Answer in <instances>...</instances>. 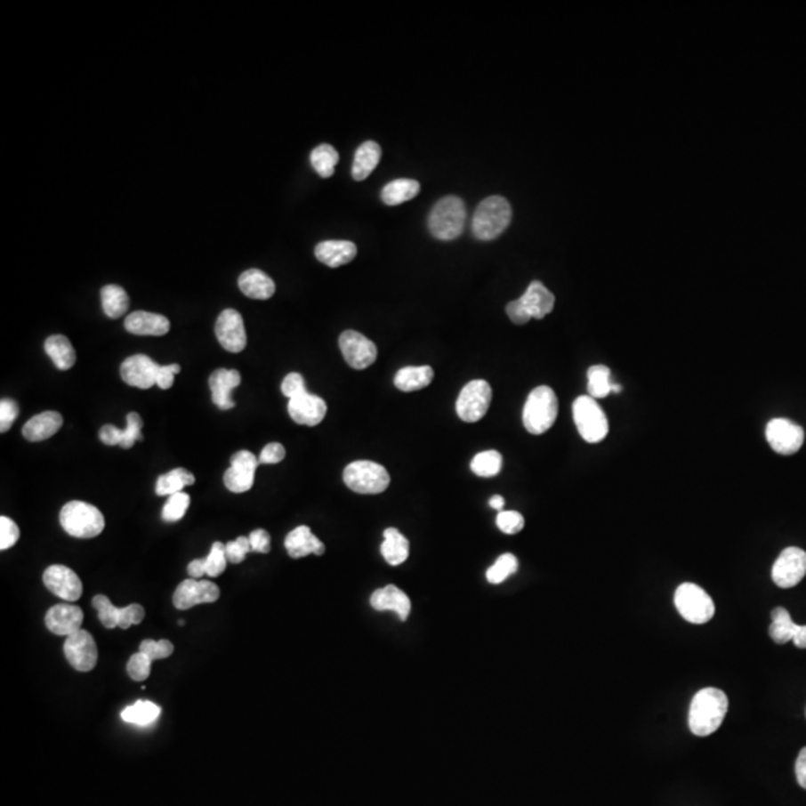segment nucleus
<instances>
[{
	"label": "nucleus",
	"instance_id": "nucleus-17",
	"mask_svg": "<svg viewBox=\"0 0 806 806\" xmlns=\"http://www.w3.org/2000/svg\"><path fill=\"white\" fill-rule=\"evenodd\" d=\"M160 365L145 354H134L125 359L120 367L121 380L136 389L149 390L157 383Z\"/></svg>",
	"mask_w": 806,
	"mask_h": 806
},
{
	"label": "nucleus",
	"instance_id": "nucleus-52",
	"mask_svg": "<svg viewBox=\"0 0 806 806\" xmlns=\"http://www.w3.org/2000/svg\"><path fill=\"white\" fill-rule=\"evenodd\" d=\"M144 608L138 605V603H132L129 607L121 608L118 627L125 631V629H129L130 625H141L142 620H144Z\"/></svg>",
	"mask_w": 806,
	"mask_h": 806
},
{
	"label": "nucleus",
	"instance_id": "nucleus-50",
	"mask_svg": "<svg viewBox=\"0 0 806 806\" xmlns=\"http://www.w3.org/2000/svg\"><path fill=\"white\" fill-rule=\"evenodd\" d=\"M253 552L251 550L250 537L239 536L237 541H230L226 544V557L228 561L233 565H239L246 560V554Z\"/></svg>",
	"mask_w": 806,
	"mask_h": 806
},
{
	"label": "nucleus",
	"instance_id": "nucleus-34",
	"mask_svg": "<svg viewBox=\"0 0 806 806\" xmlns=\"http://www.w3.org/2000/svg\"><path fill=\"white\" fill-rule=\"evenodd\" d=\"M420 193V182L409 178H400L389 182L381 191V199L389 206L405 204Z\"/></svg>",
	"mask_w": 806,
	"mask_h": 806
},
{
	"label": "nucleus",
	"instance_id": "nucleus-10",
	"mask_svg": "<svg viewBox=\"0 0 806 806\" xmlns=\"http://www.w3.org/2000/svg\"><path fill=\"white\" fill-rule=\"evenodd\" d=\"M766 439L775 453L792 455L801 450L805 440V431L792 420L774 418L766 426Z\"/></svg>",
	"mask_w": 806,
	"mask_h": 806
},
{
	"label": "nucleus",
	"instance_id": "nucleus-8",
	"mask_svg": "<svg viewBox=\"0 0 806 806\" xmlns=\"http://www.w3.org/2000/svg\"><path fill=\"white\" fill-rule=\"evenodd\" d=\"M673 602L684 620L693 625H705L715 614V605L706 592L693 583L678 587Z\"/></svg>",
	"mask_w": 806,
	"mask_h": 806
},
{
	"label": "nucleus",
	"instance_id": "nucleus-15",
	"mask_svg": "<svg viewBox=\"0 0 806 806\" xmlns=\"http://www.w3.org/2000/svg\"><path fill=\"white\" fill-rule=\"evenodd\" d=\"M44 584L66 602H77L83 596V583L68 566L52 565L47 568L44 572Z\"/></svg>",
	"mask_w": 806,
	"mask_h": 806
},
{
	"label": "nucleus",
	"instance_id": "nucleus-58",
	"mask_svg": "<svg viewBox=\"0 0 806 806\" xmlns=\"http://www.w3.org/2000/svg\"><path fill=\"white\" fill-rule=\"evenodd\" d=\"M99 438H101L103 444L109 445V447L120 445L121 439H123V431L118 429V427L112 426V424H105L99 431Z\"/></svg>",
	"mask_w": 806,
	"mask_h": 806
},
{
	"label": "nucleus",
	"instance_id": "nucleus-51",
	"mask_svg": "<svg viewBox=\"0 0 806 806\" xmlns=\"http://www.w3.org/2000/svg\"><path fill=\"white\" fill-rule=\"evenodd\" d=\"M20 408L12 399H2L0 402V431L6 433L19 417Z\"/></svg>",
	"mask_w": 806,
	"mask_h": 806
},
{
	"label": "nucleus",
	"instance_id": "nucleus-32",
	"mask_svg": "<svg viewBox=\"0 0 806 806\" xmlns=\"http://www.w3.org/2000/svg\"><path fill=\"white\" fill-rule=\"evenodd\" d=\"M44 347H45L48 357L60 371H69L77 362V352L69 339L63 334H52L45 341Z\"/></svg>",
	"mask_w": 806,
	"mask_h": 806
},
{
	"label": "nucleus",
	"instance_id": "nucleus-14",
	"mask_svg": "<svg viewBox=\"0 0 806 806\" xmlns=\"http://www.w3.org/2000/svg\"><path fill=\"white\" fill-rule=\"evenodd\" d=\"M215 336L226 351L241 352L246 347V325L237 310H224L215 323Z\"/></svg>",
	"mask_w": 806,
	"mask_h": 806
},
{
	"label": "nucleus",
	"instance_id": "nucleus-56",
	"mask_svg": "<svg viewBox=\"0 0 806 806\" xmlns=\"http://www.w3.org/2000/svg\"><path fill=\"white\" fill-rule=\"evenodd\" d=\"M251 550L254 552L268 554L270 552V535L263 528H257L251 532L250 536Z\"/></svg>",
	"mask_w": 806,
	"mask_h": 806
},
{
	"label": "nucleus",
	"instance_id": "nucleus-7",
	"mask_svg": "<svg viewBox=\"0 0 806 806\" xmlns=\"http://www.w3.org/2000/svg\"><path fill=\"white\" fill-rule=\"evenodd\" d=\"M575 426L578 429L581 438L589 444L602 442L609 433V423L607 415L596 402V399L590 396H579L575 399L574 407Z\"/></svg>",
	"mask_w": 806,
	"mask_h": 806
},
{
	"label": "nucleus",
	"instance_id": "nucleus-3",
	"mask_svg": "<svg viewBox=\"0 0 806 806\" xmlns=\"http://www.w3.org/2000/svg\"><path fill=\"white\" fill-rule=\"evenodd\" d=\"M559 413V402L554 390L539 385L528 394L524 403L523 424L532 435H543L552 429Z\"/></svg>",
	"mask_w": 806,
	"mask_h": 806
},
{
	"label": "nucleus",
	"instance_id": "nucleus-28",
	"mask_svg": "<svg viewBox=\"0 0 806 806\" xmlns=\"http://www.w3.org/2000/svg\"><path fill=\"white\" fill-rule=\"evenodd\" d=\"M238 286H239V290L246 297L257 299V301L270 299L275 293L274 279L268 277L260 269H248V270H246L238 279Z\"/></svg>",
	"mask_w": 806,
	"mask_h": 806
},
{
	"label": "nucleus",
	"instance_id": "nucleus-43",
	"mask_svg": "<svg viewBox=\"0 0 806 806\" xmlns=\"http://www.w3.org/2000/svg\"><path fill=\"white\" fill-rule=\"evenodd\" d=\"M202 560H204L205 574L209 575L211 578L220 576L228 566L226 544L214 543L208 557H205Z\"/></svg>",
	"mask_w": 806,
	"mask_h": 806
},
{
	"label": "nucleus",
	"instance_id": "nucleus-55",
	"mask_svg": "<svg viewBox=\"0 0 806 806\" xmlns=\"http://www.w3.org/2000/svg\"><path fill=\"white\" fill-rule=\"evenodd\" d=\"M506 314L510 317L511 321L515 323V325H526L532 317L528 314L526 306L523 305L521 299H517V301H512L506 305Z\"/></svg>",
	"mask_w": 806,
	"mask_h": 806
},
{
	"label": "nucleus",
	"instance_id": "nucleus-40",
	"mask_svg": "<svg viewBox=\"0 0 806 806\" xmlns=\"http://www.w3.org/2000/svg\"><path fill=\"white\" fill-rule=\"evenodd\" d=\"M471 469L478 477L491 478L496 477L502 469V455L495 450L482 451L478 453L471 462Z\"/></svg>",
	"mask_w": 806,
	"mask_h": 806
},
{
	"label": "nucleus",
	"instance_id": "nucleus-12",
	"mask_svg": "<svg viewBox=\"0 0 806 806\" xmlns=\"http://www.w3.org/2000/svg\"><path fill=\"white\" fill-rule=\"evenodd\" d=\"M805 575L806 552L802 548H786L772 568V579L781 589H792L805 578Z\"/></svg>",
	"mask_w": 806,
	"mask_h": 806
},
{
	"label": "nucleus",
	"instance_id": "nucleus-27",
	"mask_svg": "<svg viewBox=\"0 0 806 806\" xmlns=\"http://www.w3.org/2000/svg\"><path fill=\"white\" fill-rule=\"evenodd\" d=\"M520 299L523 302V305L526 306L530 317L537 318V320L547 317L552 312V308H554V303H556L554 294L539 281L530 283L528 290Z\"/></svg>",
	"mask_w": 806,
	"mask_h": 806
},
{
	"label": "nucleus",
	"instance_id": "nucleus-9",
	"mask_svg": "<svg viewBox=\"0 0 806 806\" xmlns=\"http://www.w3.org/2000/svg\"><path fill=\"white\" fill-rule=\"evenodd\" d=\"M490 402V384L486 380H473L460 391L455 411L464 423H477L486 415Z\"/></svg>",
	"mask_w": 806,
	"mask_h": 806
},
{
	"label": "nucleus",
	"instance_id": "nucleus-30",
	"mask_svg": "<svg viewBox=\"0 0 806 806\" xmlns=\"http://www.w3.org/2000/svg\"><path fill=\"white\" fill-rule=\"evenodd\" d=\"M381 160V147L374 141H367L360 145L354 156L351 175L356 181H363L371 175Z\"/></svg>",
	"mask_w": 806,
	"mask_h": 806
},
{
	"label": "nucleus",
	"instance_id": "nucleus-1",
	"mask_svg": "<svg viewBox=\"0 0 806 806\" xmlns=\"http://www.w3.org/2000/svg\"><path fill=\"white\" fill-rule=\"evenodd\" d=\"M729 711L726 693L715 687H706L696 693L689 713V728L696 737H709L719 730Z\"/></svg>",
	"mask_w": 806,
	"mask_h": 806
},
{
	"label": "nucleus",
	"instance_id": "nucleus-31",
	"mask_svg": "<svg viewBox=\"0 0 806 806\" xmlns=\"http://www.w3.org/2000/svg\"><path fill=\"white\" fill-rule=\"evenodd\" d=\"M381 554L390 566H399L408 560L409 541L398 528L384 530V543L381 544Z\"/></svg>",
	"mask_w": 806,
	"mask_h": 806
},
{
	"label": "nucleus",
	"instance_id": "nucleus-33",
	"mask_svg": "<svg viewBox=\"0 0 806 806\" xmlns=\"http://www.w3.org/2000/svg\"><path fill=\"white\" fill-rule=\"evenodd\" d=\"M435 376V372L431 367H402L394 376V385L400 391H417L426 389Z\"/></svg>",
	"mask_w": 806,
	"mask_h": 806
},
{
	"label": "nucleus",
	"instance_id": "nucleus-2",
	"mask_svg": "<svg viewBox=\"0 0 806 806\" xmlns=\"http://www.w3.org/2000/svg\"><path fill=\"white\" fill-rule=\"evenodd\" d=\"M511 218H512V209L505 197H502V196L486 197L481 204L478 205L477 211L473 214V237L480 241L496 239L510 226Z\"/></svg>",
	"mask_w": 806,
	"mask_h": 806
},
{
	"label": "nucleus",
	"instance_id": "nucleus-21",
	"mask_svg": "<svg viewBox=\"0 0 806 806\" xmlns=\"http://www.w3.org/2000/svg\"><path fill=\"white\" fill-rule=\"evenodd\" d=\"M83 620L84 612L81 608L69 605V603H59V605L50 608V611L45 616V625H47L48 631L54 635L68 638L81 631Z\"/></svg>",
	"mask_w": 806,
	"mask_h": 806
},
{
	"label": "nucleus",
	"instance_id": "nucleus-60",
	"mask_svg": "<svg viewBox=\"0 0 806 806\" xmlns=\"http://www.w3.org/2000/svg\"><path fill=\"white\" fill-rule=\"evenodd\" d=\"M488 505H490L493 510L502 511L504 510V506H505V501H504V497L502 496H493L491 497L490 502H488Z\"/></svg>",
	"mask_w": 806,
	"mask_h": 806
},
{
	"label": "nucleus",
	"instance_id": "nucleus-36",
	"mask_svg": "<svg viewBox=\"0 0 806 806\" xmlns=\"http://www.w3.org/2000/svg\"><path fill=\"white\" fill-rule=\"evenodd\" d=\"M195 482V475L189 472L187 469H173L171 472L158 477L157 484H156V495L157 496H172L175 493H181L184 487L193 486Z\"/></svg>",
	"mask_w": 806,
	"mask_h": 806
},
{
	"label": "nucleus",
	"instance_id": "nucleus-54",
	"mask_svg": "<svg viewBox=\"0 0 806 806\" xmlns=\"http://www.w3.org/2000/svg\"><path fill=\"white\" fill-rule=\"evenodd\" d=\"M286 457V448L283 444L270 442L260 453L259 462L262 464H277L283 462Z\"/></svg>",
	"mask_w": 806,
	"mask_h": 806
},
{
	"label": "nucleus",
	"instance_id": "nucleus-20",
	"mask_svg": "<svg viewBox=\"0 0 806 806\" xmlns=\"http://www.w3.org/2000/svg\"><path fill=\"white\" fill-rule=\"evenodd\" d=\"M288 414L293 422L302 426L314 427L325 420L327 414V405L323 399L314 394L306 393L290 399L288 402Z\"/></svg>",
	"mask_w": 806,
	"mask_h": 806
},
{
	"label": "nucleus",
	"instance_id": "nucleus-22",
	"mask_svg": "<svg viewBox=\"0 0 806 806\" xmlns=\"http://www.w3.org/2000/svg\"><path fill=\"white\" fill-rule=\"evenodd\" d=\"M241 384V374L237 369H217L209 376V389L213 393V402L222 411L235 408L232 390Z\"/></svg>",
	"mask_w": 806,
	"mask_h": 806
},
{
	"label": "nucleus",
	"instance_id": "nucleus-44",
	"mask_svg": "<svg viewBox=\"0 0 806 806\" xmlns=\"http://www.w3.org/2000/svg\"><path fill=\"white\" fill-rule=\"evenodd\" d=\"M93 608L98 611L99 620L107 629L118 627L121 608L114 607L107 596H103V594L94 596Z\"/></svg>",
	"mask_w": 806,
	"mask_h": 806
},
{
	"label": "nucleus",
	"instance_id": "nucleus-11",
	"mask_svg": "<svg viewBox=\"0 0 806 806\" xmlns=\"http://www.w3.org/2000/svg\"><path fill=\"white\" fill-rule=\"evenodd\" d=\"M339 348H341V352H343L348 367H351L357 371H362V369L371 367L378 357V348L375 343L356 330H345L339 336Z\"/></svg>",
	"mask_w": 806,
	"mask_h": 806
},
{
	"label": "nucleus",
	"instance_id": "nucleus-47",
	"mask_svg": "<svg viewBox=\"0 0 806 806\" xmlns=\"http://www.w3.org/2000/svg\"><path fill=\"white\" fill-rule=\"evenodd\" d=\"M140 651L141 653L147 654V656L154 662V660H162V658H167L169 656H172V653H173V644H172L171 641L167 640H145L141 642Z\"/></svg>",
	"mask_w": 806,
	"mask_h": 806
},
{
	"label": "nucleus",
	"instance_id": "nucleus-4",
	"mask_svg": "<svg viewBox=\"0 0 806 806\" xmlns=\"http://www.w3.org/2000/svg\"><path fill=\"white\" fill-rule=\"evenodd\" d=\"M466 205L457 196H445L438 200L429 215V230L436 239L453 241L463 232Z\"/></svg>",
	"mask_w": 806,
	"mask_h": 806
},
{
	"label": "nucleus",
	"instance_id": "nucleus-13",
	"mask_svg": "<svg viewBox=\"0 0 806 806\" xmlns=\"http://www.w3.org/2000/svg\"><path fill=\"white\" fill-rule=\"evenodd\" d=\"M63 651H65L66 660L70 663V666L74 667L75 671L90 672L98 663L99 653L96 641L93 636L83 629L66 638Z\"/></svg>",
	"mask_w": 806,
	"mask_h": 806
},
{
	"label": "nucleus",
	"instance_id": "nucleus-41",
	"mask_svg": "<svg viewBox=\"0 0 806 806\" xmlns=\"http://www.w3.org/2000/svg\"><path fill=\"white\" fill-rule=\"evenodd\" d=\"M517 569H519L517 557L514 554L506 552V554L497 557L495 565L488 568L487 579H488L490 584H501L506 578H510L511 575H514Z\"/></svg>",
	"mask_w": 806,
	"mask_h": 806
},
{
	"label": "nucleus",
	"instance_id": "nucleus-39",
	"mask_svg": "<svg viewBox=\"0 0 806 806\" xmlns=\"http://www.w3.org/2000/svg\"><path fill=\"white\" fill-rule=\"evenodd\" d=\"M339 154L329 144L318 145L310 153V165L321 178H330L334 173V167L338 165Z\"/></svg>",
	"mask_w": 806,
	"mask_h": 806
},
{
	"label": "nucleus",
	"instance_id": "nucleus-57",
	"mask_svg": "<svg viewBox=\"0 0 806 806\" xmlns=\"http://www.w3.org/2000/svg\"><path fill=\"white\" fill-rule=\"evenodd\" d=\"M181 372V367L180 365H167V367H160L157 374V383L156 385H158L162 390L171 389L173 383H175L176 374Z\"/></svg>",
	"mask_w": 806,
	"mask_h": 806
},
{
	"label": "nucleus",
	"instance_id": "nucleus-6",
	"mask_svg": "<svg viewBox=\"0 0 806 806\" xmlns=\"http://www.w3.org/2000/svg\"><path fill=\"white\" fill-rule=\"evenodd\" d=\"M343 482L359 495H380L390 486V473L383 464L357 460L343 471Z\"/></svg>",
	"mask_w": 806,
	"mask_h": 806
},
{
	"label": "nucleus",
	"instance_id": "nucleus-53",
	"mask_svg": "<svg viewBox=\"0 0 806 806\" xmlns=\"http://www.w3.org/2000/svg\"><path fill=\"white\" fill-rule=\"evenodd\" d=\"M281 391H283L284 396L288 399H294L301 394L306 393L305 380L301 374L297 372H292L288 374L286 378H284L283 384H281Z\"/></svg>",
	"mask_w": 806,
	"mask_h": 806
},
{
	"label": "nucleus",
	"instance_id": "nucleus-49",
	"mask_svg": "<svg viewBox=\"0 0 806 806\" xmlns=\"http://www.w3.org/2000/svg\"><path fill=\"white\" fill-rule=\"evenodd\" d=\"M20 528L10 517H0V550L5 552L19 543Z\"/></svg>",
	"mask_w": 806,
	"mask_h": 806
},
{
	"label": "nucleus",
	"instance_id": "nucleus-26",
	"mask_svg": "<svg viewBox=\"0 0 806 806\" xmlns=\"http://www.w3.org/2000/svg\"><path fill=\"white\" fill-rule=\"evenodd\" d=\"M63 426V417L56 411H45L30 418L23 426V436L30 442H39L56 435Z\"/></svg>",
	"mask_w": 806,
	"mask_h": 806
},
{
	"label": "nucleus",
	"instance_id": "nucleus-25",
	"mask_svg": "<svg viewBox=\"0 0 806 806\" xmlns=\"http://www.w3.org/2000/svg\"><path fill=\"white\" fill-rule=\"evenodd\" d=\"M125 327L127 332L141 336H163L171 329L166 317L147 310H136L125 317Z\"/></svg>",
	"mask_w": 806,
	"mask_h": 806
},
{
	"label": "nucleus",
	"instance_id": "nucleus-19",
	"mask_svg": "<svg viewBox=\"0 0 806 806\" xmlns=\"http://www.w3.org/2000/svg\"><path fill=\"white\" fill-rule=\"evenodd\" d=\"M770 635L775 644L784 645L793 641L797 649H806V625H796L786 608H775Z\"/></svg>",
	"mask_w": 806,
	"mask_h": 806
},
{
	"label": "nucleus",
	"instance_id": "nucleus-48",
	"mask_svg": "<svg viewBox=\"0 0 806 806\" xmlns=\"http://www.w3.org/2000/svg\"><path fill=\"white\" fill-rule=\"evenodd\" d=\"M496 524L505 535H517L524 528V517L517 511H501L497 514Z\"/></svg>",
	"mask_w": 806,
	"mask_h": 806
},
{
	"label": "nucleus",
	"instance_id": "nucleus-38",
	"mask_svg": "<svg viewBox=\"0 0 806 806\" xmlns=\"http://www.w3.org/2000/svg\"><path fill=\"white\" fill-rule=\"evenodd\" d=\"M587 378H589L587 390H589L590 398L598 400V399L607 398L608 394L612 393L614 383L611 380L609 367L605 365H594L587 372Z\"/></svg>",
	"mask_w": 806,
	"mask_h": 806
},
{
	"label": "nucleus",
	"instance_id": "nucleus-5",
	"mask_svg": "<svg viewBox=\"0 0 806 806\" xmlns=\"http://www.w3.org/2000/svg\"><path fill=\"white\" fill-rule=\"evenodd\" d=\"M60 524L70 536L90 539L103 532L105 517L101 510L87 502L72 501L61 508Z\"/></svg>",
	"mask_w": 806,
	"mask_h": 806
},
{
	"label": "nucleus",
	"instance_id": "nucleus-59",
	"mask_svg": "<svg viewBox=\"0 0 806 806\" xmlns=\"http://www.w3.org/2000/svg\"><path fill=\"white\" fill-rule=\"evenodd\" d=\"M796 779L799 786L806 790V746L802 748L796 760Z\"/></svg>",
	"mask_w": 806,
	"mask_h": 806
},
{
	"label": "nucleus",
	"instance_id": "nucleus-29",
	"mask_svg": "<svg viewBox=\"0 0 806 806\" xmlns=\"http://www.w3.org/2000/svg\"><path fill=\"white\" fill-rule=\"evenodd\" d=\"M356 255V244L350 241H323L316 246L317 260L329 268L350 263Z\"/></svg>",
	"mask_w": 806,
	"mask_h": 806
},
{
	"label": "nucleus",
	"instance_id": "nucleus-37",
	"mask_svg": "<svg viewBox=\"0 0 806 806\" xmlns=\"http://www.w3.org/2000/svg\"><path fill=\"white\" fill-rule=\"evenodd\" d=\"M160 713H162V708L158 705L149 702V700H138L121 713V719L125 723L149 726L158 719Z\"/></svg>",
	"mask_w": 806,
	"mask_h": 806
},
{
	"label": "nucleus",
	"instance_id": "nucleus-18",
	"mask_svg": "<svg viewBox=\"0 0 806 806\" xmlns=\"http://www.w3.org/2000/svg\"><path fill=\"white\" fill-rule=\"evenodd\" d=\"M220 598V589L217 584L211 581H197V579H186L181 584L178 585L173 593V605L178 609H190V608L200 605V603L217 602Z\"/></svg>",
	"mask_w": 806,
	"mask_h": 806
},
{
	"label": "nucleus",
	"instance_id": "nucleus-35",
	"mask_svg": "<svg viewBox=\"0 0 806 806\" xmlns=\"http://www.w3.org/2000/svg\"><path fill=\"white\" fill-rule=\"evenodd\" d=\"M101 299H102L103 312L112 320L125 316V312L129 310V296L125 288L120 286H116V284L105 286L101 292Z\"/></svg>",
	"mask_w": 806,
	"mask_h": 806
},
{
	"label": "nucleus",
	"instance_id": "nucleus-16",
	"mask_svg": "<svg viewBox=\"0 0 806 806\" xmlns=\"http://www.w3.org/2000/svg\"><path fill=\"white\" fill-rule=\"evenodd\" d=\"M259 459L250 451H238L232 455V466L224 472V486L233 493H246L254 486L255 471L259 468Z\"/></svg>",
	"mask_w": 806,
	"mask_h": 806
},
{
	"label": "nucleus",
	"instance_id": "nucleus-46",
	"mask_svg": "<svg viewBox=\"0 0 806 806\" xmlns=\"http://www.w3.org/2000/svg\"><path fill=\"white\" fill-rule=\"evenodd\" d=\"M144 426V422L138 413H130L127 415V427L123 431V439L120 447L125 450H129L133 447L136 440H144V436L141 433V429Z\"/></svg>",
	"mask_w": 806,
	"mask_h": 806
},
{
	"label": "nucleus",
	"instance_id": "nucleus-42",
	"mask_svg": "<svg viewBox=\"0 0 806 806\" xmlns=\"http://www.w3.org/2000/svg\"><path fill=\"white\" fill-rule=\"evenodd\" d=\"M190 506V496L187 493H175L167 499L166 504L163 506L162 519L166 523H175L186 515L187 510Z\"/></svg>",
	"mask_w": 806,
	"mask_h": 806
},
{
	"label": "nucleus",
	"instance_id": "nucleus-23",
	"mask_svg": "<svg viewBox=\"0 0 806 806\" xmlns=\"http://www.w3.org/2000/svg\"><path fill=\"white\" fill-rule=\"evenodd\" d=\"M371 605L376 611L396 612L402 621L408 620L413 608L407 593H403L402 590L393 584L375 590L371 596Z\"/></svg>",
	"mask_w": 806,
	"mask_h": 806
},
{
	"label": "nucleus",
	"instance_id": "nucleus-24",
	"mask_svg": "<svg viewBox=\"0 0 806 806\" xmlns=\"http://www.w3.org/2000/svg\"><path fill=\"white\" fill-rule=\"evenodd\" d=\"M284 545H286L288 556L292 557V559H302V557L310 556V554L323 556L326 552L325 544L321 543L320 539L310 532V528L308 526H299V528L288 533Z\"/></svg>",
	"mask_w": 806,
	"mask_h": 806
},
{
	"label": "nucleus",
	"instance_id": "nucleus-45",
	"mask_svg": "<svg viewBox=\"0 0 806 806\" xmlns=\"http://www.w3.org/2000/svg\"><path fill=\"white\" fill-rule=\"evenodd\" d=\"M151 665H153V660L147 654L138 651L130 657L129 663H127V673L133 681H144L151 673Z\"/></svg>",
	"mask_w": 806,
	"mask_h": 806
}]
</instances>
